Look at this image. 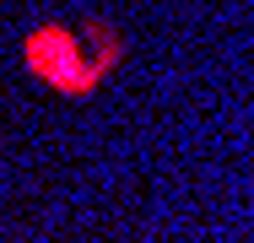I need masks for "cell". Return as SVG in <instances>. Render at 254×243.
Listing matches in <instances>:
<instances>
[{"instance_id": "cell-1", "label": "cell", "mask_w": 254, "mask_h": 243, "mask_svg": "<svg viewBox=\"0 0 254 243\" xmlns=\"http://www.w3.org/2000/svg\"><path fill=\"white\" fill-rule=\"evenodd\" d=\"M119 60H125V38L103 16L44 22L22 38V65L33 70V81H44L60 97H87L92 87H103V76Z\"/></svg>"}]
</instances>
